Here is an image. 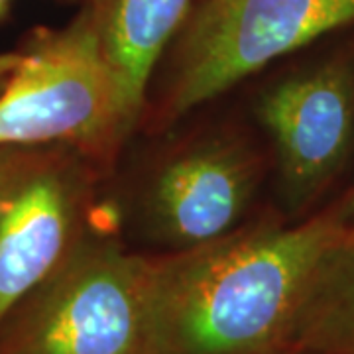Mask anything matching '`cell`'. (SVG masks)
I'll list each match as a JSON object with an SVG mask.
<instances>
[{
    "label": "cell",
    "instance_id": "9c48e42d",
    "mask_svg": "<svg viewBox=\"0 0 354 354\" xmlns=\"http://www.w3.org/2000/svg\"><path fill=\"white\" fill-rule=\"evenodd\" d=\"M290 353L354 354V227L319 258L291 333Z\"/></svg>",
    "mask_w": 354,
    "mask_h": 354
},
{
    "label": "cell",
    "instance_id": "3957f363",
    "mask_svg": "<svg viewBox=\"0 0 354 354\" xmlns=\"http://www.w3.org/2000/svg\"><path fill=\"white\" fill-rule=\"evenodd\" d=\"M134 128L118 77L81 14L62 30H39L16 53L0 91V146L65 144L104 165Z\"/></svg>",
    "mask_w": 354,
    "mask_h": 354
},
{
    "label": "cell",
    "instance_id": "4fadbf2b",
    "mask_svg": "<svg viewBox=\"0 0 354 354\" xmlns=\"http://www.w3.org/2000/svg\"><path fill=\"white\" fill-rule=\"evenodd\" d=\"M290 354H313V353H290Z\"/></svg>",
    "mask_w": 354,
    "mask_h": 354
},
{
    "label": "cell",
    "instance_id": "8992f818",
    "mask_svg": "<svg viewBox=\"0 0 354 354\" xmlns=\"http://www.w3.org/2000/svg\"><path fill=\"white\" fill-rule=\"evenodd\" d=\"M262 174V156L239 130L195 132L160 153L142 177L140 230L165 254L221 241L241 228Z\"/></svg>",
    "mask_w": 354,
    "mask_h": 354
},
{
    "label": "cell",
    "instance_id": "7a4b0ae2",
    "mask_svg": "<svg viewBox=\"0 0 354 354\" xmlns=\"http://www.w3.org/2000/svg\"><path fill=\"white\" fill-rule=\"evenodd\" d=\"M153 258L97 225L0 327V354H153Z\"/></svg>",
    "mask_w": 354,
    "mask_h": 354
},
{
    "label": "cell",
    "instance_id": "8fae6325",
    "mask_svg": "<svg viewBox=\"0 0 354 354\" xmlns=\"http://www.w3.org/2000/svg\"><path fill=\"white\" fill-rule=\"evenodd\" d=\"M346 201H348V207H351V225L354 227V187L348 191V195H346Z\"/></svg>",
    "mask_w": 354,
    "mask_h": 354
},
{
    "label": "cell",
    "instance_id": "52a82bcc",
    "mask_svg": "<svg viewBox=\"0 0 354 354\" xmlns=\"http://www.w3.org/2000/svg\"><path fill=\"white\" fill-rule=\"evenodd\" d=\"M274 144L279 195L293 213L317 201L354 146V65L335 57L281 77L256 104Z\"/></svg>",
    "mask_w": 354,
    "mask_h": 354
},
{
    "label": "cell",
    "instance_id": "277c9868",
    "mask_svg": "<svg viewBox=\"0 0 354 354\" xmlns=\"http://www.w3.org/2000/svg\"><path fill=\"white\" fill-rule=\"evenodd\" d=\"M354 22V0H201L174 39L158 118L176 122L246 77Z\"/></svg>",
    "mask_w": 354,
    "mask_h": 354
},
{
    "label": "cell",
    "instance_id": "ba28073f",
    "mask_svg": "<svg viewBox=\"0 0 354 354\" xmlns=\"http://www.w3.org/2000/svg\"><path fill=\"white\" fill-rule=\"evenodd\" d=\"M191 8L193 0H87L81 10L118 77L134 124L144 111L153 71Z\"/></svg>",
    "mask_w": 354,
    "mask_h": 354
},
{
    "label": "cell",
    "instance_id": "7c38bea8",
    "mask_svg": "<svg viewBox=\"0 0 354 354\" xmlns=\"http://www.w3.org/2000/svg\"><path fill=\"white\" fill-rule=\"evenodd\" d=\"M8 4H10V0H0V16L8 10Z\"/></svg>",
    "mask_w": 354,
    "mask_h": 354
},
{
    "label": "cell",
    "instance_id": "6da1fadb",
    "mask_svg": "<svg viewBox=\"0 0 354 354\" xmlns=\"http://www.w3.org/2000/svg\"><path fill=\"white\" fill-rule=\"evenodd\" d=\"M348 227L344 197L295 225L241 227L153 258V354H290L309 278Z\"/></svg>",
    "mask_w": 354,
    "mask_h": 354
},
{
    "label": "cell",
    "instance_id": "30bf717a",
    "mask_svg": "<svg viewBox=\"0 0 354 354\" xmlns=\"http://www.w3.org/2000/svg\"><path fill=\"white\" fill-rule=\"evenodd\" d=\"M14 59H16V53L0 55V91L4 87V83H6V79L10 75V71H12Z\"/></svg>",
    "mask_w": 354,
    "mask_h": 354
},
{
    "label": "cell",
    "instance_id": "5b68a950",
    "mask_svg": "<svg viewBox=\"0 0 354 354\" xmlns=\"http://www.w3.org/2000/svg\"><path fill=\"white\" fill-rule=\"evenodd\" d=\"M101 167L65 144L0 146V327L97 225Z\"/></svg>",
    "mask_w": 354,
    "mask_h": 354
}]
</instances>
